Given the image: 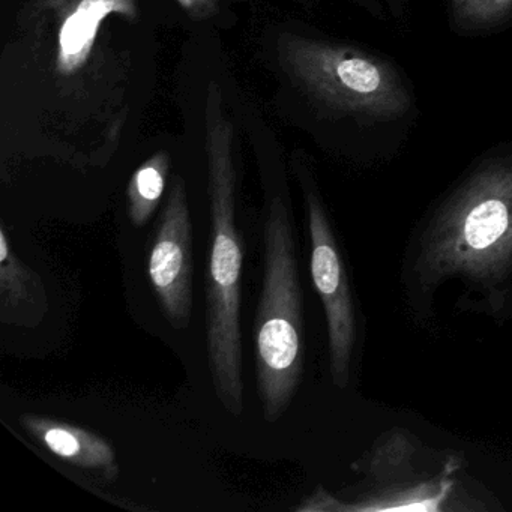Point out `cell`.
<instances>
[{"mask_svg":"<svg viewBox=\"0 0 512 512\" xmlns=\"http://www.w3.org/2000/svg\"><path fill=\"white\" fill-rule=\"evenodd\" d=\"M412 298L458 280L491 314L511 301L512 155L482 164L431 215L410 248Z\"/></svg>","mask_w":512,"mask_h":512,"instance_id":"cell-1","label":"cell"},{"mask_svg":"<svg viewBox=\"0 0 512 512\" xmlns=\"http://www.w3.org/2000/svg\"><path fill=\"white\" fill-rule=\"evenodd\" d=\"M211 251L206 293V347L215 397L233 416L244 415L241 283L244 248L236 224L233 124L224 115L220 86L208 88L205 109Z\"/></svg>","mask_w":512,"mask_h":512,"instance_id":"cell-2","label":"cell"},{"mask_svg":"<svg viewBox=\"0 0 512 512\" xmlns=\"http://www.w3.org/2000/svg\"><path fill=\"white\" fill-rule=\"evenodd\" d=\"M262 293L256 316L257 388L266 422L292 406L304 373V295L290 202L269 193L263 223Z\"/></svg>","mask_w":512,"mask_h":512,"instance_id":"cell-3","label":"cell"},{"mask_svg":"<svg viewBox=\"0 0 512 512\" xmlns=\"http://www.w3.org/2000/svg\"><path fill=\"white\" fill-rule=\"evenodd\" d=\"M278 55L296 85L335 112L388 121L409 110V92L394 68L362 50L286 34Z\"/></svg>","mask_w":512,"mask_h":512,"instance_id":"cell-4","label":"cell"},{"mask_svg":"<svg viewBox=\"0 0 512 512\" xmlns=\"http://www.w3.org/2000/svg\"><path fill=\"white\" fill-rule=\"evenodd\" d=\"M311 241V277L322 299L328 326L329 367L337 388L349 385L356 346V316L346 268L325 205L313 185L304 182Z\"/></svg>","mask_w":512,"mask_h":512,"instance_id":"cell-5","label":"cell"},{"mask_svg":"<svg viewBox=\"0 0 512 512\" xmlns=\"http://www.w3.org/2000/svg\"><path fill=\"white\" fill-rule=\"evenodd\" d=\"M149 278L173 328L182 331L193 314V224L187 190L175 176L149 256Z\"/></svg>","mask_w":512,"mask_h":512,"instance_id":"cell-6","label":"cell"},{"mask_svg":"<svg viewBox=\"0 0 512 512\" xmlns=\"http://www.w3.org/2000/svg\"><path fill=\"white\" fill-rule=\"evenodd\" d=\"M19 422L35 442L65 463L104 482H115L121 475L115 448L104 437L77 425L31 413L20 416Z\"/></svg>","mask_w":512,"mask_h":512,"instance_id":"cell-7","label":"cell"},{"mask_svg":"<svg viewBox=\"0 0 512 512\" xmlns=\"http://www.w3.org/2000/svg\"><path fill=\"white\" fill-rule=\"evenodd\" d=\"M136 19V0H64L59 17L56 68L71 76L85 65L97 41L101 25L110 16Z\"/></svg>","mask_w":512,"mask_h":512,"instance_id":"cell-8","label":"cell"},{"mask_svg":"<svg viewBox=\"0 0 512 512\" xmlns=\"http://www.w3.org/2000/svg\"><path fill=\"white\" fill-rule=\"evenodd\" d=\"M49 311V296L40 274L17 257L0 229V322L35 328Z\"/></svg>","mask_w":512,"mask_h":512,"instance_id":"cell-9","label":"cell"},{"mask_svg":"<svg viewBox=\"0 0 512 512\" xmlns=\"http://www.w3.org/2000/svg\"><path fill=\"white\" fill-rule=\"evenodd\" d=\"M170 173V155L161 151L152 155L134 172L127 188L128 217L143 227L154 214L166 190Z\"/></svg>","mask_w":512,"mask_h":512,"instance_id":"cell-10","label":"cell"},{"mask_svg":"<svg viewBox=\"0 0 512 512\" xmlns=\"http://www.w3.org/2000/svg\"><path fill=\"white\" fill-rule=\"evenodd\" d=\"M512 0H475L466 19L475 20L478 23L493 22L511 8Z\"/></svg>","mask_w":512,"mask_h":512,"instance_id":"cell-11","label":"cell"},{"mask_svg":"<svg viewBox=\"0 0 512 512\" xmlns=\"http://www.w3.org/2000/svg\"><path fill=\"white\" fill-rule=\"evenodd\" d=\"M176 2L194 20H208L218 13V0H176Z\"/></svg>","mask_w":512,"mask_h":512,"instance_id":"cell-12","label":"cell"},{"mask_svg":"<svg viewBox=\"0 0 512 512\" xmlns=\"http://www.w3.org/2000/svg\"><path fill=\"white\" fill-rule=\"evenodd\" d=\"M473 2L475 0H454L455 8H457L458 14L460 16L466 17L467 11L472 7Z\"/></svg>","mask_w":512,"mask_h":512,"instance_id":"cell-13","label":"cell"}]
</instances>
